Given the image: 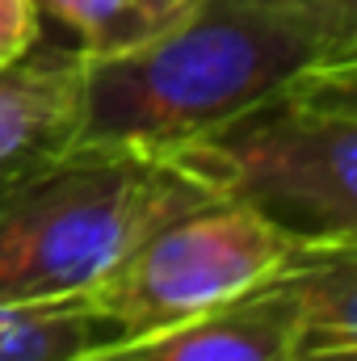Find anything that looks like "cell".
<instances>
[{
  "label": "cell",
  "instance_id": "cell-1",
  "mask_svg": "<svg viewBox=\"0 0 357 361\" xmlns=\"http://www.w3.org/2000/svg\"><path fill=\"white\" fill-rule=\"evenodd\" d=\"M345 59H357V0H198L156 42L85 59L72 143L160 152Z\"/></svg>",
  "mask_w": 357,
  "mask_h": 361
},
{
  "label": "cell",
  "instance_id": "cell-7",
  "mask_svg": "<svg viewBox=\"0 0 357 361\" xmlns=\"http://www.w3.org/2000/svg\"><path fill=\"white\" fill-rule=\"evenodd\" d=\"M38 17L55 21L80 59L139 51L189 17L198 0H34Z\"/></svg>",
  "mask_w": 357,
  "mask_h": 361
},
{
  "label": "cell",
  "instance_id": "cell-10",
  "mask_svg": "<svg viewBox=\"0 0 357 361\" xmlns=\"http://www.w3.org/2000/svg\"><path fill=\"white\" fill-rule=\"evenodd\" d=\"M42 38V17L34 0H0V72L25 59Z\"/></svg>",
  "mask_w": 357,
  "mask_h": 361
},
{
  "label": "cell",
  "instance_id": "cell-9",
  "mask_svg": "<svg viewBox=\"0 0 357 361\" xmlns=\"http://www.w3.org/2000/svg\"><path fill=\"white\" fill-rule=\"evenodd\" d=\"M118 328L92 315L89 302L13 307L0 302V361H68L80 349L114 341Z\"/></svg>",
  "mask_w": 357,
  "mask_h": 361
},
{
  "label": "cell",
  "instance_id": "cell-4",
  "mask_svg": "<svg viewBox=\"0 0 357 361\" xmlns=\"http://www.w3.org/2000/svg\"><path fill=\"white\" fill-rule=\"evenodd\" d=\"M332 244L357 240H311L244 202L210 197L164 219L85 302L118 336H135L236 302Z\"/></svg>",
  "mask_w": 357,
  "mask_h": 361
},
{
  "label": "cell",
  "instance_id": "cell-6",
  "mask_svg": "<svg viewBox=\"0 0 357 361\" xmlns=\"http://www.w3.org/2000/svg\"><path fill=\"white\" fill-rule=\"evenodd\" d=\"M80 72L85 59L76 51L42 42L0 72V173L72 143L80 118Z\"/></svg>",
  "mask_w": 357,
  "mask_h": 361
},
{
  "label": "cell",
  "instance_id": "cell-5",
  "mask_svg": "<svg viewBox=\"0 0 357 361\" xmlns=\"http://www.w3.org/2000/svg\"><path fill=\"white\" fill-rule=\"evenodd\" d=\"M303 345L298 298L290 273L169 328L114 336L68 361H286Z\"/></svg>",
  "mask_w": 357,
  "mask_h": 361
},
{
  "label": "cell",
  "instance_id": "cell-3",
  "mask_svg": "<svg viewBox=\"0 0 357 361\" xmlns=\"http://www.w3.org/2000/svg\"><path fill=\"white\" fill-rule=\"evenodd\" d=\"M160 152L210 197L311 240H357V59L303 72Z\"/></svg>",
  "mask_w": 357,
  "mask_h": 361
},
{
  "label": "cell",
  "instance_id": "cell-11",
  "mask_svg": "<svg viewBox=\"0 0 357 361\" xmlns=\"http://www.w3.org/2000/svg\"><path fill=\"white\" fill-rule=\"evenodd\" d=\"M286 361H357V345H307L294 349Z\"/></svg>",
  "mask_w": 357,
  "mask_h": 361
},
{
  "label": "cell",
  "instance_id": "cell-8",
  "mask_svg": "<svg viewBox=\"0 0 357 361\" xmlns=\"http://www.w3.org/2000/svg\"><path fill=\"white\" fill-rule=\"evenodd\" d=\"M303 345H357V244H332L290 269Z\"/></svg>",
  "mask_w": 357,
  "mask_h": 361
},
{
  "label": "cell",
  "instance_id": "cell-2",
  "mask_svg": "<svg viewBox=\"0 0 357 361\" xmlns=\"http://www.w3.org/2000/svg\"><path fill=\"white\" fill-rule=\"evenodd\" d=\"M210 202L164 152L68 143L0 173V302H85L164 219Z\"/></svg>",
  "mask_w": 357,
  "mask_h": 361
}]
</instances>
